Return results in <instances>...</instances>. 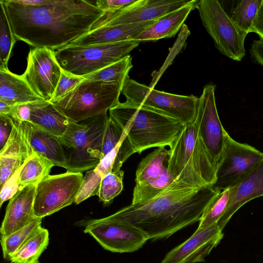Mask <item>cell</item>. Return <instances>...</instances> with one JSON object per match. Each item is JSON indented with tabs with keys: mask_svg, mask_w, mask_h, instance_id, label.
Wrapping results in <instances>:
<instances>
[{
	"mask_svg": "<svg viewBox=\"0 0 263 263\" xmlns=\"http://www.w3.org/2000/svg\"><path fill=\"white\" fill-rule=\"evenodd\" d=\"M30 103L15 105V117L14 119L28 122L31 115Z\"/></svg>",
	"mask_w": 263,
	"mask_h": 263,
	"instance_id": "43",
	"label": "cell"
},
{
	"mask_svg": "<svg viewBox=\"0 0 263 263\" xmlns=\"http://www.w3.org/2000/svg\"><path fill=\"white\" fill-rule=\"evenodd\" d=\"M229 189L220 191L215 196L203 212L197 230L217 224L223 216L229 200Z\"/></svg>",
	"mask_w": 263,
	"mask_h": 263,
	"instance_id": "32",
	"label": "cell"
},
{
	"mask_svg": "<svg viewBox=\"0 0 263 263\" xmlns=\"http://www.w3.org/2000/svg\"><path fill=\"white\" fill-rule=\"evenodd\" d=\"M107 112L79 122H70L60 139L67 160L68 172L95 168L103 157L102 144Z\"/></svg>",
	"mask_w": 263,
	"mask_h": 263,
	"instance_id": "5",
	"label": "cell"
},
{
	"mask_svg": "<svg viewBox=\"0 0 263 263\" xmlns=\"http://www.w3.org/2000/svg\"><path fill=\"white\" fill-rule=\"evenodd\" d=\"M14 126V120L12 117L5 114H0L1 150L3 148L8 141Z\"/></svg>",
	"mask_w": 263,
	"mask_h": 263,
	"instance_id": "39",
	"label": "cell"
},
{
	"mask_svg": "<svg viewBox=\"0 0 263 263\" xmlns=\"http://www.w3.org/2000/svg\"><path fill=\"white\" fill-rule=\"evenodd\" d=\"M102 175L95 168L88 171L84 176L74 203L77 204L94 195H97Z\"/></svg>",
	"mask_w": 263,
	"mask_h": 263,
	"instance_id": "34",
	"label": "cell"
},
{
	"mask_svg": "<svg viewBox=\"0 0 263 263\" xmlns=\"http://www.w3.org/2000/svg\"><path fill=\"white\" fill-rule=\"evenodd\" d=\"M22 160L9 156H0V187L24 164Z\"/></svg>",
	"mask_w": 263,
	"mask_h": 263,
	"instance_id": "37",
	"label": "cell"
},
{
	"mask_svg": "<svg viewBox=\"0 0 263 263\" xmlns=\"http://www.w3.org/2000/svg\"><path fill=\"white\" fill-rule=\"evenodd\" d=\"M124 172L120 170L111 172L102 178L98 196L105 204L110 203L123 190Z\"/></svg>",
	"mask_w": 263,
	"mask_h": 263,
	"instance_id": "33",
	"label": "cell"
},
{
	"mask_svg": "<svg viewBox=\"0 0 263 263\" xmlns=\"http://www.w3.org/2000/svg\"><path fill=\"white\" fill-rule=\"evenodd\" d=\"M191 0H136L114 12L105 13L91 29L117 25L156 21L191 2Z\"/></svg>",
	"mask_w": 263,
	"mask_h": 263,
	"instance_id": "16",
	"label": "cell"
},
{
	"mask_svg": "<svg viewBox=\"0 0 263 263\" xmlns=\"http://www.w3.org/2000/svg\"><path fill=\"white\" fill-rule=\"evenodd\" d=\"M260 196H263V161L229 189L226 210L217 223L219 229L222 231L232 216L245 203Z\"/></svg>",
	"mask_w": 263,
	"mask_h": 263,
	"instance_id": "18",
	"label": "cell"
},
{
	"mask_svg": "<svg viewBox=\"0 0 263 263\" xmlns=\"http://www.w3.org/2000/svg\"><path fill=\"white\" fill-rule=\"evenodd\" d=\"M117 83L85 79L74 88L50 102L70 122H79L106 113L119 102Z\"/></svg>",
	"mask_w": 263,
	"mask_h": 263,
	"instance_id": "6",
	"label": "cell"
},
{
	"mask_svg": "<svg viewBox=\"0 0 263 263\" xmlns=\"http://www.w3.org/2000/svg\"><path fill=\"white\" fill-rule=\"evenodd\" d=\"M104 249L114 253H130L140 249L148 240L135 227L109 216L88 221L84 230Z\"/></svg>",
	"mask_w": 263,
	"mask_h": 263,
	"instance_id": "14",
	"label": "cell"
},
{
	"mask_svg": "<svg viewBox=\"0 0 263 263\" xmlns=\"http://www.w3.org/2000/svg\"><path fill=\"white\" fill-rule=\"evenodd\" d=\"M169 150L168 171L174 181L197 187L214 184L218 167L205 149L194 120L184 125Z\"/></svg>",
	"mask_w": 263,
	"mask_h": 263,
	"instance_id": "4",
	"label": "cell"
},
{
	"mask_svg": "<svg viewBox=\"0 0 263 263\" xmlns=\"http://www.w3.org/2000/svg\"><path fill=\"white\" fill-rule=\"evenodd\" d=\"M82 173L48 175L36 185L33 204L35 218L50 215L74 202L83 181Z\"/></svg>",
	"mask_w": 263,
	"mask_h": 263,
	"instance_id": "10",
	"label": "cell"
},
{
	"mask_svg": "<svg viewBox=\"0 0 263 263\" xmlns=\"http://www.w3.org/2000/svg\"><path fill=\"white\" fill-rule=\"evenodd\" d=\"M197 0L190 2L156 21L133 40L142 41H157L174 36L184 25L190 13L196 7Z\"/></svg>",
	"mask_w": 263,
	"mask_h": 263,
	"instance_id": "22",
	"label": "cell"
},
{
	"mask_svg": "<svg viewBox=\"0 0 263 263\" xmlns=\"http://www.w3.org/2000/svg\"><path fill=\"white\" fill-rule=\"evenodd\" d=\"M130 55L100 70L83 77L90 81L115 82L122 88L133 65Z\"/></svg>",
	"mask_w": 263,
	"mask_h": 263,
	"instance_id": "27",
	"label": "cell"
},
{
	"mask_svg": "<svg viewBox=\"0 0 263 263\" xmlns=\"http://www.w3.org/2000/svg\"><path fill=\"white\" fill-rule=\"evenodd\" d=\"M36 185H29L20 189L9 200L0 229L1 236H7L34 220L33 204Z\"/></svg>",
	"mask_w": 263,
	"mask_h": 263,
	"instance_id": "19",
	"label": "cell"
},
{
	"mask_svg": "<svg viewBox=\"0 0 263 263\" xmlns=\"http://www.w3.org/2000/svg\"><path fill=\"white\" fill-rule=\"evenodd\" d=\"M156 21L131 24L106 26L92 29L69 45L86 46L133 40Z\"/></svg>",
	"mask_w": 263,
	"mask_h": 263,
	"instance_id": "20",
	"label": "cell"
},
{
	"mask_svg": "<svg viewBox=\"0 0 263 263\" xmlns=\"http://www.w3.org/2000/svg\"><path fill=\"white\" fill-rule=\"evenodd\" d=\"M62 71L54 51L47 48L35 47L28 53L27 67L22 76L36 95L50 102Z\"/></svg>",
	"mask_w": 263,
	"mask_h": 263,
	"instance_id": "15",
	"label": "cell"
},
{
	"mask_svg": "<svg viewBox=\"0 0 263 263\" xmlns=\"http://www.w3.org/2000/svg\"><path fill=\"white\" fill-rule=\"evenodd\" d=\"M196 8L215 47L228 58L240 61L246 54L244 44L247 34L237 27L220 2L198 1Z\"/></svg>",
	"mask_w": 263,
	"mask_h": 263,
	"instance_id": "9",
	"label": "cell"
},
{
	"mask_svg": "<svg viewBox=\"0 0 263 263\" xmlns=\"http://www.w3.org/2000/svg\"><path fill=\"white\" fill-rule=\"evenodd\" d=\"M14 120L13 131L7 143L0 151V156L12 157L25 162L33 153L25 134L23 121Z\"/></svg>",
	"mask_w": 263,
	"mask_h": 263,
	"instance_id": "29",
	"label": "cell"
},
{
	"mask_svg": "<svg viewBox=\"0 0 263 263\" xmlns=\"http://www.w3.org/2000/svg\"><path fill=\"white\" fill-rule=\"evenodd\" d=\"M220 192L212 186L193 187L174 181L154 198L142 203H131L109 216L135 227L148 239L167 238L199 221L207 206Z\"/></svg>",
	"mask_w": 263,
	"mask_h": 263,
	"instance_id": "2",
	"label": "cell"
},
{
	"mask_svg": "<svg viewBox=\"0 0 263 263\" xmlns=\"http://www.w3.org/2000/svg\"><path fill=\"white\" fill-rule=\"evenodd\" d=\"M263 161V153L247 144L227 137L222 159L212 186L218 191L234 186Z\"/></svg>",
	"mask_w": 263,
	"mask_h": 263,
	"instance_id": "12",
	"label": "cell"
},
{
	"mask_svg": "<svg viewBox=\"0 0 263 263\" xmlns=\"http://www.w3.org/2000/svg\"><path fill=\"white\" fill-rule=\"evenodd\" d=\"M170 150L159 147L139 163L132 204L146 202L162 192L174 180L168 171Z\"/></svg>",
	"mask_w": 263,
	"mask_h": 263,
	"instance_id": "13",
	"label": "cell"
},
{
	"mask_svg": "<svg viewBox=\"0 0 263 263\" xmlns=\"http://www.w3.org/2000/svg\"><path fill=\"white\" fill-rule=\"evenodd\" d=\"M136 0H98L97 6L105 13H109L120 10L134 3Z\"/></svg>",
	"mask_w": 263,
	"mask_h": 263,
	"instance_id": "40",
	"label": "cell"
},
{
	"mask_svg": "<svg viewBox=\"0 0 263 263\" xmlns=\"http://www.w3.org/2000/svg\"><path fill=\"white\" fill-rule=\"evenodd\" d=\"M22 166L4 184L2 187H1V207L4 202L10 200L20 190L18 179Z\"/></svg>",
	"mask_w": 263,
	"mask_h": 263,
	"instance_id": "38",
	"label": "cell"
},
{
	"mask_svg": "<svg viewBox=\"0 0 263 263\" xmlns=\"http://www.w3.org/2000/svg\"><path fill=\"white\" fill-rule=\"evenodd\" d=\"M49 241L48 231L41 227L9 260L12 263H37Z\"/></svg>",
	"mask_w": 263,
	"mask_h": 263,
	"instance_id": "25",
	"label": "cell"
},
{
	"mask_svg": "<svg viewBox=\"0 0 263 263\" xmlns=\"http://www.w3.org/2000/svg\"><path fill=\"white\" fill-rule=\"evenodd\" d=\"M252 59L263 67V40L253 41L250 49Z\"/></svg>",
	"mask_w": 263,
	"mask_h": 263,
	"instance_id": "41",
	"label": "cell"
},
{
	"mask_svg": "<svg viewBox=\"0 0 263 263\" xmlns=\"http://www.w3.org/2000/svg\"><path fill=\"white\" fill-rule=\"evenodd\" d=\"M31 115L28 122L51 134L61 137L70 121L49 102L30 103Z\"/></svg>",
	"mask_w": 263,
	"mask_h": 263,
	"instance_id": "24",
	"label": "cell"
},
{
	"mask_svg": "<svg viewBox=\"0 0 263 263\" xmlns=\"http://www.w3.org/2000/svg\"><path fill=\"white\" fill-rule=\"evenodd\" d=\"M126 136L125 133L109 117L103 139V157L116 147Z\"/></svg>",
	"mask_w": 263,
	"mask_h": 263,
	"instance_id": "35",
	"label": "cell"
},
{
	"mask_svg": "<svg viewBox=\"0 0 263 263\" xmlns=\"http://www.w3.org/2000/svg\"><path fill=\"white\" fill-rule=\"evenodd\" d=\"M140 42L134 40L86 46L68 45L54 51L65 71L83 77L100 70L130 55Z\"/></svg>",
	"mask_w": 263,
	"mask_h": 263,
	"instance_id": "7",
	"label": "cell"
},
{
	"mask_svg": "<svg viewBox=\"0 0 263 263\" xmlns=\"http://www.w3.org/2000/svg\"><path fill=\"white\" fill-rule=\"evenodd\" d=\"M37 263H41V262H40L39 261H38Z\"/></svg>",
	"mask_w": 263,
	"mask_h": 263,
	"instance_id": "44",
	"label": "cell"
},
{
	"mask_svg": "<svg viewBox=\"0 0 263 263\" xmlns=\"http://www.w3.org/2000/svg\"><path fill=\"white\" fill-rule=\"evenodd\" d=\"M121 92L126 102L176 119L184 124L195 120L198 98L160 91L137 82L128 76Z\"/></svg>",
	"mask_w": 263,
	"mask_h": 263,
	"instance_id": "8",
	"label": "cell"
},
{
	"mask_svg": "<svg viewBox=\"0 0 263 263\" xmlns=\"http://www.w3.org/2000/svg\"><path fill=\"white\" fill-rule=\"evenodd\" d=\"M223 237L217 224L196 230L186 240L168 252L161 263H197L204 261Z\"/></svg>",
	"mask_w": 263,
	"mask_h": 263,
	"instance_id": "17",
	"label": "cell"
},
{
	"mask_svg": "<svg viewBox=\"0 0 263 263\" xmlns=\"http://www.w3.org/2000/svg\"><path fill=\"white\" fill-rule=\"evenodd\" d=\"M0 1L16 40L53 51L87 33L105 14L90 1L44 0L34 6Z\"/></svg>",
	"mask_w": 263,
	"mask_h": 263,
	"instance_id": "1",
	"label": "cell"
},
{
	"mask_svg": "<svg viewBox=\"0 0 263 263\" xmlns=\"http://www.w3.org/2000/svg\"><path fill=\"white\" fill-rule=\"evenodd\" d=\"M215 89L216 85L212 83L204 86L198 98L194 121L205 149L218 167L223 156L228 134L219 118L215 102Z\"/></svg>",
	"mask_w": 263,
	"mask_h": 263,
	"instance_id": "11",
	"label": "cell"
},
{
	"mask_svg": "<svg viewBox=\"0 0 263 263\" xmlns=\"http://www.w3.org/2000/svg\"><path fill=\"white\" fill-rule=\"evenodd\" d=\"M16 41L5 7L0 1V69L8 68V62Z\"/></svg>",
	"mask_w": 263,
	"mask_h": 263,
	"instance_id": "31",
	"label": "cell"
},
{
	"mask_svg": "<svg viewBox=\"0 0 263 263\" xmlns=\"http://www.w3.org/2000/svg\"><path fill=\"white\" fill-rule=\"evenodd\" d=\"M262 0H239L235 2L228 13L229 16L241 31L251 32V28Z\"/></svg>",
	"mask_w": 263,
	"mask_h": 263,
	"instance_id": "28",
	"label": "cell"
},
{
	"mask_svg": "<svg viewBox=\"0 0 263 263\" xmlns=\"http://www.w3.org/2000/svg\"><path fill=\"white\" fill-rule=\"evenodd\" d=\"M42 218H34L30 223L5 236H1L3 257L9 259L23 245L42 227Z\"/></svg>",
	"mask_w": 263,
	"mask_h": 263,
	"instance_id": "30",
	"label": "cell"
},
{
	"mask_svg": "<svg viewBox=\"0 0 263 263\" xmlns=\"http://www.w3.org/2000/svg\"><path fill=\"white\" fill-rule=\"evenodd\" d=\"M0 101L14 106L44 101L32 90L22 76L0 69Z\"/></svg>",
	"mask_w": 263,
	"mask_h": 263,
	"instance_id": "23",
	"label": "cell"
},
{
	"mask_svg": "<svg viewBox=\"0 0 263 263\" xmlns=\"http://www.w3.org/2000/svg\"><path fill=\"white\" fill-rule=\"evenodd\" d=\"M25 134L32 153L50 160L54 165L67 169V160L60 138L29 122L23 121Z\"/></svg>",
	"mask_w": 263,
	"mask_h": 263,
	"instance_id": "21",
	"label": "cell"
},
{
	"mask_svg": "<svg viewBox=\"0 0 263 263\" xmlns=\"http://www.w3.org/2000/svg\"><path fill=\"white\" fill-rule=\"evenodd\" d=\"M54 165L45 157L36 153L32 154L22 166L18 179L20 189L27 185L37 184L49 175Z\"/></svg>",
	"mask_w": 263,
	"mask_h": 263,
	"instance_id": "26",
	"label": "cell"
},
{
	"mask_svg": "<svg viewBox=\"0 0 263 263\" xmlns=\"http://www.w3.org/2000/svg\"><path fill=\"white\" fill-rule=\"evenodd\" d=\"M83 77H78L68 73L62 69L61 76L56 88L53 99V102L74 88L84 80Z\"/></svg>",
	"mask_w": 263,
	"mask_h": 263,
	"instance_id": "36",
	"label": "cell"
},
{
	"mask_svg": "<svg viewBox=\"0 0 263 263\" xmlns=\"http://www.w3.org/2000/svg\"><path fill=\"white\" fill-rule=\"evenodd\" d=\"M109 117L125 133L139 154L152 147L170 148L184 125L176 119L126 101L110 108Z\"/></svg>",
	"mask_w": 263,
	"mask_h": 263,
	"instance_id": "3",
	"label": "cell"
},
{
	"mask_svg": "<svg viewBox=\"0 0 263 263\" xmlns=\"http://www.w3.org/2000/svg\"><path fill=\"white\" fill-rule=\"evenodd\" d=\"M251 32H255L259 35L260 39L263 40V0L253 21Z\"/></svg>",
	"mask_w": 263,
	"mask_h": 263,
	"instance_id": "42",
	"label": "cell"
}]
</instances>
